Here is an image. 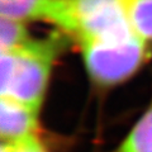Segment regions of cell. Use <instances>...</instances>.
I'll return each mask as SVG.
<instances>
[{
  "label": "cell",
  "mask_w": 152,
  "mask_h": 152,
  "mask_svg": "<svg viewBox=\"0 0 152 152\" xmlns=\"http://www.w3.org/2000/svg\"><path fill=\"white\" fill-rule=\"evenodd\" d=\"M113 152H152V104Z\"/></svg>",
  "instance_id": "5b68a950"
},
{
  "label": "cell",
  "mask_w": 152,
  "mask_h": 152,
  "mask_svg": "<svg viewBox=\"0 0 152 152\" xmlns=\"http://www.w3.org/2000/svg\"><path fill=\"white\" fill-rule=\"evenodd\" d=\"M23 20L3 17L0 19V51H8L29 41Z\"/></svg>",
  "instance_id": "52a82bcc"
},
{
  "label": "cell",
  "mask_w": 152,
  "mask_h": 152,
  "mask_svg": "<svg viewBox=\"0 0 152 152\" xmlns=\"http://www.w3.org/2000/svg\"><path fill=\"white\" fill-rule=\"evenodd\" d=\"M39 133V112L10 98H0V136L13 141Z\"/></svg>",
  "instance_id": "277c9868"
},
{
  "label": "cell",
  "mask_w": 152,
  "mask_h": 152,
  "mask_svg": "<svg viewBox=\"0 0 152 152\" xmlns=\"http://www.w3.org/2000/svg\"><path fill=\"white\" fill-rule=\"evenodd\" d=\"M133 32L146 42L152 41V0H121Z\"/></svg>",
  "instance_id": "8992f818"
},
{
  "label": "cell",
  "mask_w": 152,
  "mask_h": 152,
  "mask_svg": "<svg viewBox=\"0 0 152 152\" xmlns=\"http://www.w3.org/2000/svg\"><path fill=\"white\" fill-rule=\"evenodd\" d=\"M61 50L60 38L29 39L15 48L3 51L0 58L1 96L39 112L51 70Z\"/></svg>",
  "instance_id": "6da1fadb"
},
{
  "label": "cell",
  "mask_w": 152,
  "mask_h": 152,
  "mask_svg": "<svg viewBox=\"0 0 152 152\" xmlns=\"http://www.w3.org/2000/svg\"><path fill=\"white\" fill-rule=\"evenodd\" d=\"M85 66L100 86H113L138 70L147 57V42L137 34L80 43Z\"/></svg>",
  "instance_id": "3957f363"
},
{
  "label": "cell",
  "mask_w": 152,
  "mask_h": 152,
  "mask_svg": "<svg viewBox=\"0 0 152 152\" xmlns=\"http://www.w3.org/2000/svg\"><path fill=\"white\" fill-rule=\"evenodd\" d=\"M38 19L57 26L79 45L136 34L121 0H45Z\"/></svg>",
  "instance_id": "7a4b0ae2"
},
{
  "label": "cell",
  "mask_w": 152,
  "mask_h": 152,
  "mask_svg": "<svg viewBox=\"0 0 152 152\" xmlns=\"http://www.w3.org/2000/svg\"><path fill=\"white\" fill-rule=\"evenodd\" d=\"M43 3L45 0H0V10L3 17L18 20L38 19Z\"/></svg>",
  "instance_id": "ba28073f"
},
{
  "label": "cell",
  "mask_w": 152,
  "mask_h": 152,
  "mask_svg": "<svg viewBox=\"0 0 152 152\" xmlns=\"http://www.w3.org/2000/svg\"><path fill=\"white\" fill-rule=\"evenodd\" d=\"M1 152H52L41 138L39 133L23 137V138L1 142Z\"/></svg>",
  "instance_id": "9c48e42d"
}]
</instances>
